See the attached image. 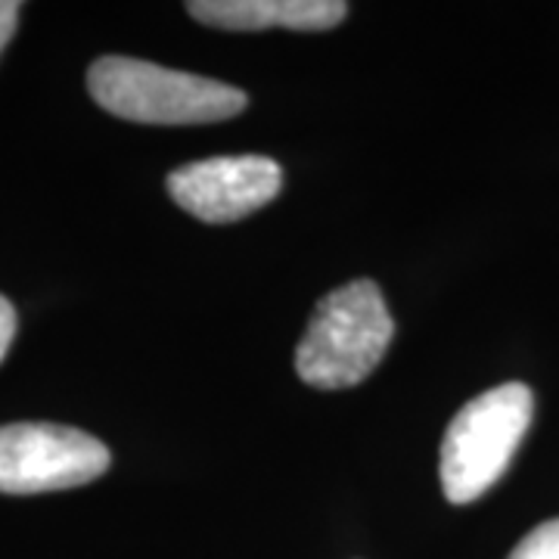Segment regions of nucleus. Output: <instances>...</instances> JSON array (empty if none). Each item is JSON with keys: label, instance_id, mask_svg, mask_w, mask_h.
I'll return each mask as SVG.
<instances>
[{"label": "nucleus", "instance_id": "obj_6", "mask_svg": "<svg viewBox=\"0 0 559 559\" xmlns=\"http://www.w3.org/2000/svg\"><path fill=\"white\" fill-rule=\"evenodd\" d=\"M187 13L202 25L227 32H264V28H293V32H326L336 28L348 3L342 0H193Z\"/></svg>", "mask_w": 559, "mask_h": 559}, {"label": "nucleus", "instance_id": "obj_9", "mask_svg": "<svg viewBox=\"0 0 559 559\" xmlns=\"http://www.w3.org/2000/svg\"><path fill=\"white\" fill-rule=\"evenodd\" d=\"M20 10L22 3H16V0H0V53L13 38L16 25H20Z\"/></svg>", "mask_w": 559, "mask_h": 559}, {"label": "nucleus", "instance_id": "obj_8", "mask_svg": "<svg viewBox=\"0 0 559 559\" xmlns=\"http://www.w3.org/2000/svg\"><path fill=\"white\" fill-rule=\"evenodd\" d=\"M13 336H16V308L10 305V299L0 296V360L7 358Z\"/></svg>", "mask_w": 559, "mask_h": 559}, {"label": "nucleus", "instance_id": "obj_2", "mask_svg": "<svg viewBox=\"0 0 559 559\" xmlns=\"http://www.w3.org/2000/svg\"><path fill=\"white\" fill-rule=\"evenodd\" d=\"M87 91L106 112L140 124H209L234 119L249 103L234 84L131 57L94 62Z\"/></svg>", "mask_w": 559, "mask_h": 559}, {"label": "nucleus", "instance_id": "obj_7", "mask_svg": "<svg viewBox=\"0 0 559 559\" xmlns=\"http://www.w3.org/2000/svg\"><path fill=\"white\" fill-rule=\"evenodd\" d=\"M507 559H559V520L532 528Z\"/></svg>", "mask_w": 559, "mask_h": 559}, {"label": "nucleus", "instance_id": "obj_4", "mask_svg": "<svg viewBox=\"0 0 559 559\" xmlns=\"http://www.w3.org/2000/svg\"><path fill=\"white\" fill-rule=\"evenodd\" d=\"M109 448L94 436L53 423L0 426V491L40 495L100 479Z\"/></svg>", "mask_w": 559, "mask_h": 559}, {"label": "nucleus", "instance_id": "obj_1", "mask_svg": "<svg viewBox=\"0 0 559 559\" xmlns=\"http://www.w3.org/2000/svg\"><path fill=\"white\" fill-rule=\"evenodd\" d=\"M395 320L373 280H352L323 296L296 352V370L314 389H352L389 352Z\"/></svg>", "mask_w": 559, "mask_h": 559}, {"label": "nucleus", "instance_id": "obj_3", "mask_svg": "<svg viewBox=\"0 0 559 559\" xmlns=\"http://www.w3.org/2000/svg\"><path fill=\"white\" fill-rule=\"evenodd\" d=\"M535 399L522 382H503L460 407L441 441V488L451 503H473L507 473L532 426Z\"/></svg>", "mask_w": 559, "mask_h": 559}, {"label": "nucleus", "instance_id": "obj_5", "mask_svg": "<svg viewBox=\"0 0 559 559\" xmlns=\"http://www.w3.org/2000/svg\"><path fill=\"white\" fill-rule=\"evenodd\" d=\"M283 171L267 156H215L187 162L168 175V193L205 224L240 221L274 200Z\"/></svg>", "mask_w": 559, "mask_h": 559}]
</instances>
